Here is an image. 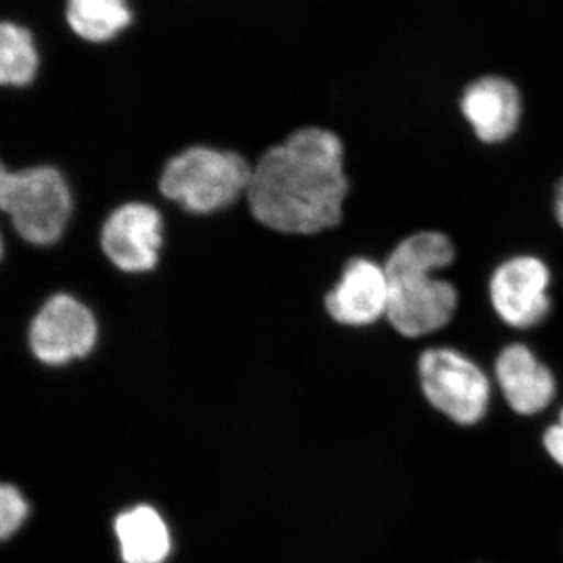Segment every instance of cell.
Masks as SVG:
<instances>
[{"instance_id":"cell-5","label":"cell","mask_w":563,"mask_h":563,"mask_svg":"<svg viewBox=\"0 0 563 563\" xmlns=\"http://www.w3.org/2000/svg\"><path fill=\"white\" fill-rule=\"evenodd\" d=\"M101 321L79 296H49L27 325L25 342L32 357L46 368H68L87 361L101 343Z\"/></svg>"},{"instance_id":"cell-1","label":"cell","mask_w":563,"mask_h":563,"mask_svg":"<svg viewBox=\"0 0 563 563\" xmlns=\"http://www.w3.org/2000/svg\"><path fill=\"white\" fill-rule=\"evenodd\" d=\"M350 196L343 140L331 129L309 124L254 162L244 203L268 231L318 236L342 225Z\"/></svg>"},{"instance_id":"cell-7","label":"cell","mask_w":563,"mask_h":563,"mask_svg":"<svg viewBox=\"0 0 563 563\" xmlns=\"http://www.w3.org/2000/svg\"><path fill=\"white\" fill-rule=\"evenodd\" d=\"M166 246V218L150 201H129L110 211L99 229V247L117 272L146 276L157 272Z\"/></svg>"},{"instance_id":"cell-9","label":"cell","mask_w":563,"mask_h":563,"mask_svg":"<svg viewBox=\"0 0 563 563\" xmlns=\"http://www.w3.org/2000/svg\"><path fill=\"white\" fill-rule=\"evenodd\" d=\"M390 284L373 258L355 255L343 263L339 277L322 296L325 317L342 328L362 329L387 318Z\"/></svg>"},{"instance_id":"cell-16","label":"cell","mask_w":563,"mask_h":563,"mask_svg":"<svg viewBox=\"0 0 563 563\" xmlns=\"http://www.w3.org/2000/svg\"><path fill=\"white\" fill-rule=\"evenodd\" d=\"M543 444L554 462L563 466V409L559 415V421L544 432Z\"/></svg>"},{"instance_id":"cell-10","label":"cell","mask_w":563,"mask_h":563,"mask_svg":"<svg viewBox=\"0 0 563 563\" xmlns=\"http://www.w3.org/2000/svg\"><path fill=\"white\" fill-rule=\"evenodd\" d=\"M461 111L479 141L499 144L517 132L523 103L514 81L501 76H485L463 90Z\"/></svg>"},{"instance_id":"cell-18","label":"cell","mask_w":563,"mask_h":563,"mask_svg":"<svg viewBox=\"0 0 563 563\" xmlns=\"http://www.w3.org/2000/svg\"><path fill=\"white\" fill-rule=\"evenodd\" d=\"M111 2L125 3V0H111Z\"/></svg>"},{"instance_id":"cell-15","label":"cell","mask_w":563,"mask_h":563,"mask_svg":"<svg viewBox=\"0 0 563 563\" xmlns=\"http://www.w3.org/2000/svg\"><path fill=\"white\" fill-rule=\"evenodd\" d=\"M27 514L29 506L20 490L13 485H3L0 490V536L3 540L21 528Z\"/></svg>"},{"instance_id":"cell-11","label":"cell","mask_w":563,"mask_h":563,"mask_svg":"<svg viewBox=\"0 0 563 563\" xmlns=\"http://www.w3.org/2000/svg\"><path fill=\"white\" fill-rule=\"evenodd\" d=\"M495 377L510 409L526 417L547 409L558 390L553 372L521 343L509 344L499 352Z\"/></svg>"},{"instance_id":"cell-2","label":"cell","mask_w":563,"mask_h":563,"mask_svg":"<svg viewBox=\"0 0 563 563\" xmlns=\"http://www.w3.org/2000/svg\"><path fill=\"white\" fill-rule=\"evenodd\" d=\"M450 236L421 231L404 239L384 263L390 284L387 320L407 339H420L440 331L453 320L459 292L451 282L435 273L454 262Z\"/></svg>"},{"instance_id":"cell-8","label":"cell","mask_w":563,"mask_h":563,"mask_svg":"<svg viewBox=\"0 0 563 563\" xmlns=\"http://www.w3.org/2000/svg\"><path fill=\"white\" fill-rule=\"evenodd\" d=\"M550 268L536 255H515L493 272L488 295L493 310L509 328H536L551 312Z\"/></svg>"},{"instance_id":"cell-14","label":"cell","mask_w":563,"mask_h":563,"mask_svg":"<svg viewBox=\"0 0 563 563\" xmlns=\"http://www.w3.org/2000/svg\"><path fill=\"white\" fill-rule=\"evenodd\" d=\"M38 52L31 32L13 22L0 27V84L25 88L38 73Z\"/></svg>"},{"instance_id":"cell-6","label":"cell","mask_w":563,"mask_h":563,"mask_svg":"<svg viewBox=\"0 0 563 563\" xmlns=\"http://www.w3.org/2000/svg\"><path fill=\"white\" fill-rule=\"evenodd\" d=\"M418 377L433 409L457 424H476L487 413L490 380L484 369L461 351L429 347L418 361Z\"/></svg>"},{"instance_id":"cell-3","label":"cell","mask_w":563,"mask_h":563,"mask_svg":"<svg viewBox=\"0 0 563 563\" xmlns=\"http://www.w3.org/2000/svg\"><path fill=\"white\" fill-rule=\"evenodd\" d=\"M252 166L240 152L192 144L165 163L158 195L192 217H213L244 201Z\"/></svg>"},{"instance_id":"cell-4","label":"cell","mask_w":563,"mask_h":563,"mask_svg":"<svg viewBox=\"0 0 563 563\" xmlns=\"http://www.w3.org/2000/svg\"><path fill=\"white\" fill-rule=\"evenodd\" d=\"M76 213L68 177L54 165L0 166V225L22 243L51 247L62 242Z\"/></svg>"},{"instance_id":"cell-17","label":"cell","mask_w":563,"mask_h":563,"mask_svg":"<svg viewBox=\"0 0 563 563\" xmlns=\"http://www.w3.org/2000/svg\"><path fill=\"white\" fill-rule=\"evenodd\" d=\"M554 214L555 220H558L559 225L563 229V179L561 184H559L558 190H555L554 196Z\"/></svg>"},{"instance_id":"cell-13","label":"cell","mask_w":563,"mask_h":563,"mask_svg":"<svg viewBox=\"0 0 563 563\" xmlns=\"http://www.w3.org/2000/svg\"><path fill=\"white\" fill-rule=\"evenodd\" d=\"M66 21L80 38L106 43L131 24L132 13L125 3L111 0H68Z\"/></svg>"},{"instance_id":"cell-12","label":"cell","mask_w":563,"mask_h":563,"mask_svg":"<svg viewBox=\"0 0 563 563\" xmlns=\"http://www.w3.org/2000/svg\"><path fill=\"white\" fill-rule=\"evenodd\" d=\"M114 532L124 563H163L172 551V537L165 521L146 504L118 515Z\"/></svg>"}]
</instances>
